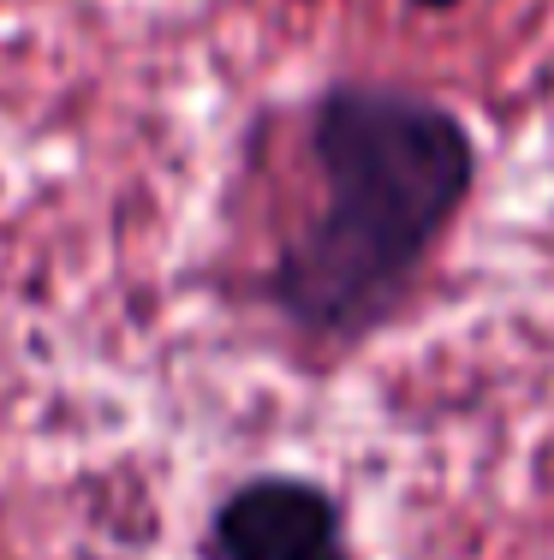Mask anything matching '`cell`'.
Here are the masks:
<instances>
[{
    "label": "cell",
    "mask_w": 554,
    "mask_h": 560,
    "mask_svg": "<svg viewBox=\"0 0 554 560\" xmlns=\"http://www.w3.org/2000/svg\"><path fill=\"white\" fill-rule=\"evenodd\" d=\"M310 221L262 269V304L310 346L352 352L393 323L478 191V131L441 96L340 78L310 102Z\"/></svg>",
    "instance_id": "6da1fadb"
},
{
    "label": "cell",
    "mask_w": 554,
    "mask_h": 560,
    "mask_svg": "<svg viewBox=\"0 0 554 560\" xmlns=\"http://www.w3.org/2000/svg\"><path fill=\"white\" fill-rule=\"evenodd\" d=\"M203 560H352L346 506L298 471H257L215 501Z\"/></svg>",
    "instance_id": "7a4b0ae2"
},
{
    "label": "cell",
    "mask_w": 554,
    "mask_h": 560,
    "mask_svg": "<svg viewBox=\"0 0 554 560\" xmlns=\"http://www.w3.org/2000/svg\"><path fill=\"white\" fill-rule=\"evenodd\" d=\"M412 7H417V12H453L459 0H412Z\"/></svg>",
    "instance_id": "3957f363"
}]
</instances>
